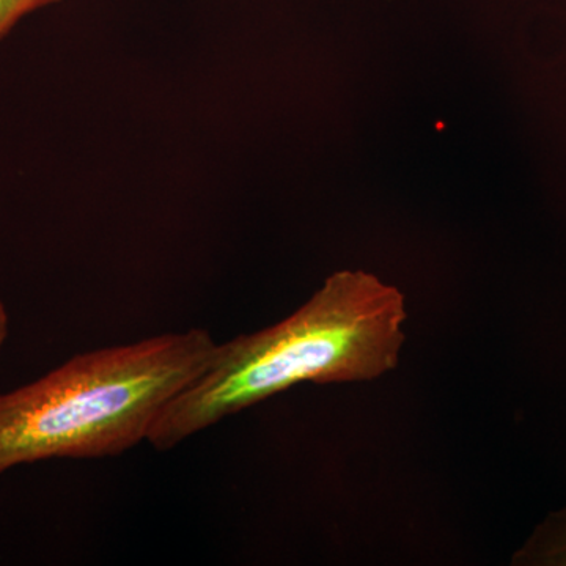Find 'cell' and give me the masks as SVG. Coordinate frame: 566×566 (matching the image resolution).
<instances>
[{"label":"cell","mask_w":566,"mask_h":566,"mask_svg":"<svg viewBox=\"0 0 566 566\" xmlns=\"http://www.w3.org/2000/svg\"><path fill=\"white\" fill-rule=\"evenodd\" d=\"M192 327L76 354L50 374L0 394V475L18 465L117 457L147 441L174 397L216 348Z\"/></svg>","instance_id":"obj_2"},{"label":"cell","mask_w":566,"mask_h":566,"mask_svg":"<svg viewBox=\"0 0 566 566\" xmlns=\"http://www.w3.org/2000/svg\"><path fill=\"white\" fill-rule=\"evenodd\" d=\"M10 331V318L9 312H7L6 305L0 300V349L6 344L7 337H9Z\"/></svg>","instance_id":"obj_4"},{"label":"cell","mask_w":566,"mask_h":566,"mask_svg":"<svg viewBox=\"0 0 566 566\" xmlns=\"http://www.w3.org/2000/svg\"><path fill=\"white\" fill-rule=\"evenodd\" d=\"M59 2L61 0H0V41L33 11Z\"/></svg>","instance_id":"obj_3"},{"label":"cell","mask_w":566,"mask_h":566,"mask_svg":"<svg viewBox=\"0 0 566 566\" xmlns=\"http://www.w3.org/2000/svg\"><path fill=\"white\" fill-rule=\"evenodd\" d=\"M405 296L363 271L331 275L294 314L216 345L202 374L169 401L147 442L159 452L303 382L370 381L405 344Z\"/></svg>","instance_id":"obj_1"}]
</instances>
